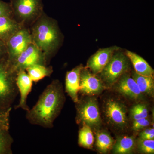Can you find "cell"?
<instances>
[{
    "label": "cell",
    "instance_id": "obj_1",
    "mask_svg": "<svg viewBox=\"0 0 154 154\" xmlns=\"http://www.w3.org/2000/svg\"><path fill=\"white\" fill-rule=\"evenodd\" d=\"M65 98L61 84L58 80H53L45 89L36 104L26 111V119L30 124L52 128L63 107Z\"/></svg>",
    "mask_w": 154,
    "mask_h": 154
},
{
    "label": "cell",
    "instance_id": "obj_2",
    "mask_svg": "<svg viewBox=\"0 0 154 154\" xmlns=\"http://www.w3.org/2000/svg\"><path fill=\"white\" fill-rule=\"evenodd\" d=\"M29 29L32 42L41 50L46 65H49L62 39L57 22L44 12Z\"/></svg>",
    "mask_w": 154,
    "mask_h": 154
},
{
    "label": "cell",
    "instance_id": "obj_3",
    "mask_svg": "<svg viewBox=\"0 0 154 154\" xmlns=\"http://www.w3.org/2000/svg\"><path fill=\"white\" fill-rule=\"evenodd\" d=\"M14 71L8 57L0 60V108H8L19 94Z\"/></svg>",
    "mask_w": 154,
    "mask_h": 154
},
{
    "label": "cell",
    "instance_id": "obj_4",
    "mask_svg": "<svg viewBox=\"0 0 154 154\" xmlns=\"http://www.w3.org/2000/svg\"><path fill=\"white\" fill-rule=\"evenodd\" d=\"M13 18L29 28L44 12L42 0H11Z\"/></svg>",
    "mask_w": 154,
    "mask_h": 154
},
{
    "label": "cell",
    "instance_id": "obj_5",
    "mask_svg": "<svg viewBox=\"0 0 154 154\" xmlns=\"http://www.w3.org/2000/svg\"><path fill=\"white\" fill-rule=\"evenodd\" d=\"M129 67V60L126 55L120 52L114 53L101 72L102 80L108 85H112L128 71Z\"/></svg>",
    "mask_w": 154,
    "mask_h": 154
},
{
    "label": "cell",
    "instance_id": "obj_6",
    "mask_svg": "<svg viewBox=\"0 0 154 154\" xmlns=\"http://www.w3.org/2000/svg\"><path fill=\"white\" fill-rule=\"evenodd\" d=\"M31 42L30 29L27 27L23 26L11 35L5 42L9 61L15 60Z\"/></svg>",
    "mask_w": 154,
    "mask_h": 154
},
{
    "label": "cell",
    "instance_id": "obj_7",
    "mask_svg": "<svg viewBox=\"0 0 154 154\" xmlns=\"http://www.w3.org/2000/svg\"><path fill=\"white\" fill-rule=\"evenodd\" d=\"M77 107V122L91 127H99L102 123L96 99H90L79 103Z\"/></svg>",
    "mask_w": 154,
    "mask_h": 154
},
{
    "label": "cell",
    "instance_id": "obj_8",
    "mask_svg": "<svg viewBox=\"0 0 154 154\" xmlns=\"http://www.w3.org/2000/svg\"><path fill=\"white\" fill-rule=\"evenodd\" d=\"M11 63L13 70L17 73L20 71L25 70L29 67L34 65L39 64L48 66L44 54L32 42Z\"/></svg>",
    "mask_w": 154,
    "mask_h": 154
},
{
    "label": "cell",
    "instance_id": "obj_9",
    "mask_svg": "<svg viewBox=\"0 0 154 154\" xmlns=\"http://www.w3.org/2000/svg\"><path fill=\"white\" fill-rule=\"evenodd\" d=\"M104 112L107 120L112 125L120 129L126 128L127 109L122 102L114 99H108L105 105Z\"/></svg>",
    "mask_w": 154,
    "mask_h": 154
},
{
    "label": "cell",
    "instance_id": "obj_10",
    "mask_svg": "<svg viewBox=\"0 0 154 154\" xmlns=\"http://www.w3.org/2000/svg\"><path fill=\"white\" fill-rule=\"evenodd\" d=\"M16 82L20 94V99L15 109H21L27 111L30 109L27 104V98L32 90L33 81L26 71L21 70L17 72Z\"/></svg>",
    "mask_w": 154,
    "mask_h": 154
},
{
    "label": "cell",
    "instance_id": "obj_11",
    "mask_svg": "<svg viewBox=\"0 0 154 154\" xmlns=\"http://www.w3.org/2000/svg\"><path fill=\"white\" fill-rule=\"evenodd\" d=\"M103 89L101 80L83 67L80 73L79 91L86 95H94L101 93Z\"/></svg>",
    "mask_w": 154,
    "mask_h": 154
},
{
    "label": "cell",
    "instance_id": "obj_12",
    "mask_svg": "<svg viewBox=\"0 0 154 154\" xmlns=\"http://www.w3.org/2000/svg\"><path fill=\"white\" fill-rule=\"evenodd\" d=\"M116 83V91L125 97L137 101L142 99L143 94L132 77L124 74Z\"/></svg>",
    "mask_w": 154,
    "mask_h": 154
},
{
    "label": "cell",
    "instance_id": "obj_13",
    "mask_svg": "<svg viewBox=\"0 0 154 154\" xmlns=\"http://www.w3.org/2000/svg\"><path fill=\"white\" fill-rule=\"evenodd\" d=\"M118 49V47L113 46L99 50L90 58L87 64V67L94 74L100 73Z\"/></svg>",
    "mask_w": 154,
    "mask_h": 154
},
{
    "label": "cell",
    "instance_id": "obj_14",
    "mask_svg": "<svg viewBox=\"0 0 154 154\" xmlns=\"http://www.w3.org/2000/svg\"><path fill=\"white\" fill-rule=\"evenodd\" d=\"M83 67L82 65L78 66L67 72L66 76V92L75 103L79 101L78 93L80 90V73Z\"/></svg>",
    "mask_w": 154,
    "mask_h": 154
},
{
    "label": "cell",
    "instance_id": "obj_15",
    "mask_svg": "<svg viewBox=\"0 0 154 154\" xmlns=\"http://www.w3.org/2000/svg\"><path fill=\"white\" fill-rule=\"evenodd\" d=\"M125 55L132 63L137 73L145 76L153 77V69L141 57L128 50L126 51Z\"/></svg>",
    "mask_w": 154,
    "mask_h": 154
},
{
    "label": "cell",
    "instance_id": "obj_16",
    "mask_svg": "<svg viewBox=\"0 0 154 154\" xmlns=\"http://www.w3.org/2000/svg\"><path fill=\"white\" fill-rule=\"evenodd\" d=\"M23 26L10 17L0 18V40L5 43L11 35Z\"/></svg>",
    "mask_w": 154,
    "mask_h": 154
},
{
    "label": "cell",
    "instance_id": "obj_17",
    "mask_svg": "<svg viewBox=\"0 0 154 154\" xmlns=\"http://www.w3.org/2000/svg\"><path fill=\"white\" fill-rule=\"evenodd\" d=\"M33 82H38L45 77H50L53 72L51 66L42 64H35L25 70Z\"/></svg>",
    "mask_w": 154,
    "mask_h": 154
},
{
    "label": "cell",
    "instance_id": "obj_18",
    "mask_svg": "<svg viewBox=\"0 0 154 154\" xmlns=\"http://www.w3.org/2000/svg\"><path fill=\"white\" fill-rule=\"evenodd\" d=\"M135 147V141L133 137L124 136L117 138L113 149L114 153L127 154L131 153Z\"/></svg>",
    "mask_w": 154,
    "mask_h": 154
},
{
    "label": "cell",
    "instance_id": "obj_19",
    "mask_svg": "<svg viewBox=\"0 0 154 154\" xmlns=\"http://www.w3.org/2000/svg\"><path fill=\"white\" fill-rule=\"evenodd\" d=\"M132 78L137 84L143 94L149 96H153L154 82L153 77L145 76L133 72Z\"/></svg>",
    "mask_w": 154,
    "mask_h": 154
},
{
    "label": "cell",
    "instance_id": "obj_20",
    "mask_svg": "<svg viewBox=\"0 0 154 154\" xmlns=\"http://www.w3.org/2000/svg\"><path fill=\"white\" fill-rule=\"evenodd\" d=\"M114 140L110 134L105 131H98L96 134V146L102 153H107L113 148Z\"/></svg>",
    "mask_w": 154,
    "mask_h": 154
},
{
    "label": "cell",
    "instance_id": "obj_21",
    "mask_svg": "<svg viewBox=\"0 0 154 154\" xmlns=\"http://www.w3.org/2000/svg\"><path fill=\"white\" fill-rule=\"evenodd\" d=\"M94 140L91 127L83 124L82 127L79 131V144L84 147L91 149L93 147Z\"/></svg>",
    "mask_w": 154,
    "mask_h": 154
},
{
    "label": "cell",
    "instance_id": "obj_22",
    "mask_svg": "<svg viewBox=\"0 0 154 154\" xmlns=\"http://www.w3.org/2000/svg\"><path fill=\"white\" fill-rule=\"evenodd\" d=\"M130 115L133 120L148 117L149 110L145 104L139 103L131 108Z\"/></svg>",
    "mask_w": 154,
    "mask_h": 154
},
{
    "label": "cell",
    "instance_id": "obj_23",
    "mask_svg": "<svg viewBox=\"0 0 154 154\" xmlns=\"http://www.w3.org/2000/svg\"><path fill=\"white\" fill-rule=\"evenodd\" d=\"M138 148L141 152L144 154H154V140L139 139L137 142Z\"/></svg>",
    "mask_w": 154,
    "mask_h": 154
},
{
    "label": "cell",
    "instance_id": "obj_24",
    "mask_svg": "<svg viewBox=\"0 0 154 154\" xmlns=\"http://www.w3.org/2000/svg\"><path fill=\"white\" fill-rule=\"evenodd\" d=\"M11 110L12 107L5 109L0 108V129L9 130Z\"/></svg>",
    "mask_w": 154,
    "mask_h": 154
},
{
    "label": "cell",
    "instance_id": "obj_25",
    "mask_svg": "<svg viewBox=\"0 0 154 154\" xmlns=\"http://www.w3.org/2000/svg\"><path fill=\"white\" fill-rule=\"evenodd\" d=\"M5 17L13 18L11 5L0 0V18Z\"/></svg>",
    "mask_w": 154,
    "mask_h": 154
},
{
    "label": "cell",
    "instance_id": "obj_26",
    "mask_svg": "<svg viewBox=\"0 0 154 154\" xmlns=\"http://www.w3.org/2000/svg\"><path fill=\"white\" fill-rule=\"evenodd\" d=\"M150 124V122L148 117L140 119L134 120L132 128L134 131H139L149 126Z\"/></svg>",
    "mask_w": 154,
    "mask_h": 154
},
{
    "label": "cell",
    "instance_id": "obj_27",
    "mask_svg": "<svg viewBox=\"0 0 154 154\" xmlns=\"http://www.w3.org/2000/svg\"><path fill=\"white\" fill-rule=\"evenodd\" d=\"M140 138L145 140H154V128H149L145 129L140 134Z\"/></svg>",
    "mask_w": 154,
    "mask_h": 154
},
{
    "label": "cell",
    "instance_id": "obj_28",
    "mask_svg": "<svg viewBox=\"0 0 154 154\" xmlns=\"http://www.w3.org/2000/svg\"><path fill=\"white\" fill-rule=\"evenodd\" d=\"M7 57H8V53L5 43L0 40V60Z\"/></svg>",
    "mask_w": 154,
    "mask_h": 154
}]
</instances>
